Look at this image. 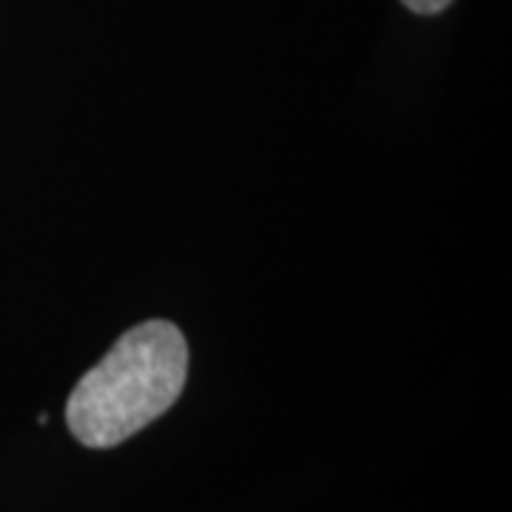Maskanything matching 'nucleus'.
Masks as SVG:
<instances>
[{"label":"nucleus","mask_w":512,"mask_h":512,"mask_svg":"<svg viewBox=\"0 0 512 512\" xmlns=\"http://www.w3.org/2000/svg\"><path fill=\"white\" fill-rule=\"evenodd\" d=\"M188 379L183 330L151 319L126 330L74 384L66 424L83 447L109 450L168 413Z\"/></svg>","instance_id":"1"},{"label":"nucleus","mask_w":512,"mask_h":512,"mask_svg":"<svg viewBox=\"0 0 512 512\" xmlns=\"http://www.w3.org/2000/svg\"><path fill=\"white\" fill-rule=\"evenodd\" d=\"M402 3L416 15H439L453 0H402Z\"/></svg>","instance_id":"2"}]
</instances>
